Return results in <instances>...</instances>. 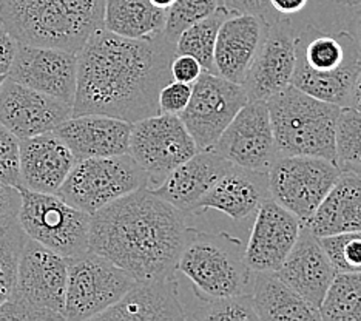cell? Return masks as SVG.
Listing matches in <instances>:
<instances>
[{
  "mask_svg": "<svg viewBox=\"0 0 361 321\" xmlns=\"http://www.w3.org/2000/svg\"><path fill=\"white\" fill-rule=\"evenodd\" d=\"M176 44L159 32L130 39L101 28L76 53L73 116L105 114L133 123L159 113L161 88L171 80Z\"/></svg>",
  "mask_w": 361,
  "mask_h": 321,
  "instance_id": "6da1fadb",
  "label": "cell"
},
{
  "mask_svg": "<svg viewBox=\"0 0 361 321\" xmlns=\"http://www.w3.org/2000/svg\"><path fill=\"white\" fill-rule=\"evenodd\" d=\"M196 232L188 215L142 187L93 213L88 250L145 281L175 275L180 253Z\"/></svg>",
  "mask_w": 361,
  "mask_h": 321,
  "instance_id": "7a4b0ae2",
  "label": "cell"
},
{
  "mask_svg": "<svg viewBox=\"0 0 361 321\" xmlns=\"http://www.w3.org/2000/svg\"><path fill=\"white\" fill-rule=\"evenodd\" d=\"M105 0H0V20L19 44L78 53L104 28Z\"/></svg>",
  "mask_w": 361,
  "mask_h": 321,
  "instance_id": "3957f363",
  "label": "cell"
},
{
  "mask_svg": "<svg viewBox=\"0 0 361 321\" xmlns=\"http://www.w3.org/2000/svg\"><path fill=\"white\" fill-rule=\"evenodd\" d=\"M361 65V49L350 31H324L309 25L295 36L290 84L324 102L344 107Z\"/></svg>",
  "mask_w": 361,
  "mask_h": 321,
  "instance_id": "277c9868",
  "label": "cell"
},
{
  "mask_svg": "<svg viewBox=\"0 0 361 321\" xmlns=\"http://www.w3.org/2000/svg\"><path fill=\"white\" fill-rule=\"evenodd\" d=\"M266 102L280 156H317L335 162V128L341 107L292 84Z\"/></svg>",
  "mask_w": 361,
  "mask_h": 321,
  "instance_id": "5b68a950",
  "label": "cell"
},
{
  "mask_svg": "<svg viewBox=\"0 0 361 321\" xmlns=\"http://www.w3.org/2000/svg\"><path fill=\"white\" fill-rule=\"evenodd\" d=\"M243 243L226 232H196L184 247L176 270L193 283L196 296L250 293L252 270Z\"/></svg>",
  "mask_w": 361,
  "mask_h": 321,
  "instance_id": "8992f818",
  "label": "cell"
},
{
  "mask_svg": "<svg viewBox=\"0 0 361 321\" xmlns=\"http://www.w3.org/2000/svg\"><path fill=\"white\" fill-rule=\"evenodd\" d=\"M142 187H149L147 173L124 153L78 159L56 195L73 207L93 215L106 204Z\"/></svg>",
  "mask_w": 361,
  "mask_h": 321,
  "instance_id": "52a82bcc",
  "label": "cell"
},
{
  "mask_svg": "<svg viewBox=\"0 0 361 321\" xmlns=\"http://www.w3.org/2000/svg\"><path fill=\"white\" fill-rule=\"evenodd\" d=\"M22 204L18 219L28 238L71 260L88 250L92 215L63 201L56 193L19 187Z\"/></svg>",
  "mask_w": 361,
  "mask_h": 321,
  "instance_id": "ba28073f",
  "label": "cell"
},
{
  "mask_svg": "<svg viewBox=\"0 0 361 321\" xmlns=\"http://www.w3.org/2000/svg\"><path fill=\"white\" fill-rule=\"evenodd\" d=\"M136 283L128 272L99 253L87 250L68 260L63 318L94 320Z\"/></svg>",
  "mask_w": 361,
  "mask_h": 321,
  "instance_id": "9c48e42d",
  "label": "cell"
},
{
  "mask_svg": "<svg viewBox=\"0 0 361 321\" xmlns=\"http://www.w3.org/2000/svg\"><path fill=\"white\" fill-rule=\"evenodd\" d=\"M341 170L317 156H281L267 171L270 198L306 224Z\"/></svg>",
  "mask_w": 361,
  "mask_h": 321,
  "instance_id": "30bf717a",
  "label": "cell"
},
{
  "mask_svg": "<svg viewBox=\"0 0 361 321\" xmlns=\"http://www.w3.org/2000/svg\"><path fill=\"white\" fill-rule=\"evenodd\" d=\"M198 152L183 119L158 113L131 123L128 155L149 178V188L162 184L171 171Z\"/></svg>",
  "mask_w": 361,
  "mask_h": 321,
  "instance_id": "8fae6325",
  "label": "cell"
},
{
  "mask_svg": "<svg viewBox=\"0 0 361 321\" xmlns=\"http://www.w3.org/2000/svg\"><path fill=\"white\" fill-rule=\"evenodd\" d=\"M68 260L27 238L23 246L13 291L8 298L25 304L44 321L65 320Z\"/></svg>",
  "mask_w": 361,
  "mask_h": 321,
  "instance_id": "7c38bea8",
  "label": "cell"
},
{
  "mask_svg": "<svg viewBox=\"0 0 361 321\" xmlns=\"http://www.w3.org/2000/svg\"><path fill=\"white\" fill-rule=\"evenodd\" d=\"M247 101L241 84L202 71L192 85L190 101L179 118L198 150H210Z\"/></svg>",
  "mask_w": 361,
  "mask_h": 321,
  "instance_id": "4fadbf2b",
  "label": "cell"
},
{
  "mask_svg": "<svg viewBox=\"0 0 361 321\" xmlns=\"http://www.w3.org/2000/svg\"><path fill=\"white\" fill-rule=\"evenodd\" d=\"M213 152L235 166L267 173L281 158L266 101H247L219 136Z\"/></svg>",
  "mask_w": 361,
  "mask_h": 321,
  "instance_id": "5bb4252c",
  "label": "cell"
},
{
  "mask_svg": "<svg viewBox=\"0 0 361 321\" xmlns=\"http://www.w3.org/2000/svg\"><path fill=\"white\" fill-rule=\"evenodd\" d=\"M6 78L73 105L78 56L61 48L19 44Z\"/></svg>",
  "mask_w": 361,
  "mask_h": 321,
  "instance_id": "9a60e30c",
  "label": "cell"
},
{
  "mask_svg": "<svg viewBox=\"0 0 361 321\" xmlns=\"http://www.w3.org/2000/svg\"><path fill=\"white\" fill-rule=\"evenodd\" d=\"M73 116V105L11 79L0 87V122L19 139L54 131Z\"/></svg>",
  "mask_w": 361,
  "mask_h": 321,
  "instance_id": "2e32d148",
  "label": "cell"
},
{
  "mask_svg": "<svg viewBox=\"0 0 361 321\" xmlns=\"http://www.w3.org/2000/svg\"><path fill=\"white\" fill-rule=\"evenodd\" d=\"M295 70V35L287 16L269 25L267 36L243 80L249 101H267L290 85Z\"/></svg>",
  "mask_w": 361,
  "mask_h": 321,
  "instance_id": "e0dca14e",
  "label": "cell"
},
{
  "mask_svg": "<svg viewBox=\"0 0 361 321\" xmlns=\"http://www.w3.org/2000/svg\"><path fill=\"white\" fill-rule=\"evenodd\" d=\"M301 222L272 198L257 210L244 261L250 270H274L283 265L300 235Z\"/></svg>",
  "mask_w": 361,
  "mask_h": 321,
  "instance_id": "ac0fdd59",
  "label": "cell"
},
{
  "mask_svg": "<svg viewBox=\"0 0 361 321\" xmlns=\"http://www.w3.org/2000/svg\"><path fill=\"white\" fill-rule=\"evenodd\" d=\"M276 274L301 298L319 309L336 272L319 238L306 224H301L297 241Z\"/></svg>",
  "mask_w": 361,
  "mask_h": 321,
  "instance_id": "d6986e66",
  "label": "cell"
},
{
  "mask_svg": "<svg viewBox=\"0 0 361 321\" xmlns=\"http://www.w3.org/2000/svg\"><path fill=\"white\" fill-rule=\"evenodd\" d=\"M269 22L261 16L232 13L219 27L213 65L219 74L235 84H243L267 36Z\"/></svg>",
  "mask_w": 361,
  "mask_h": 321,
  "instance_id": "ffe728a7",
  "label": "cell"
},
{
  "mask_svg": "<svg viewBox=\"0 0 361 321\" xmlns=\"http://www.w3.org/2000/svg\"><path fill=\"white\" fill-rule=\"evenodd\" d=\"M232 166L212 148L198 150L171 171L161 186L150 190L185 215H198L201 201Z\"/></svg>",
  "mask_w": 361,
  "mask_h": 321,
  "instance_id": "44dd1931",
  "label": "cell"
},
{
  "mask_svg": "<svg viewBox=\"0 0 361 321\" xmlns=\"http://www.w3.org/2000/svg\"><path fill=\"white\" fill-rule=\"evenodd\" d=\"M97 321H164L187 320L178 296L176 275L136 281Z\"/></svg>",
  "mask_w": 361,
  "mask_h": 321,
  "instance_id": "7402d4cb",
  "label": "cell"
},
{
  "mask_svg": "<svg viewBox=\"0 0 361 321\" xmlns=\"http://www.w3.org/2000/svg\"><path fill=\"white\" fill-rule=\"evenodd\" d=\"M76 158L54 131L20 139V186L31 192L57 193Z\"/></svg>",
  "mask_w": 361,
  "mask_h": 321,
  "instance_id": "603a6c76",
  "label": "cell"
},
{
  "mask_svg": "<svg viewBox=\"0 0 361 321\" xmlns=\"http://www.w3.org/2000/svg\"><path fill=\"white\" fill-rule=\"evenodd\" d=\"M131 123L105 114L71 116L54 133L78 159L105 158L128 153Z\"/></svg>",
  "mask_w": 361,
  "mask_h": 321,
  "instance_id": "cb8c5ba5",
  "label": "cell"
},
{
  "mask_svg": "<svg viewBox=\"0 0 361 321\" xmlns=\"http://www.w3.org/2000/svg\"><path fill=\"white\" fill-rule=\"evenodd\" d=\"M269 198L267 173L233 164L201 201L198 213L213 209L240 222L255 213Z\"/></svg>",
  "mask_w": 361,
  "mask_h": 321,
  "instance_id": "d4e9b609",
  "label": "cell"
},
{
  "mask_svg": "<svg viewBox=\"0 0 361 321\" xmlns=\"http://www.w3.org/2000/svg\"><path fill=\"white\" fill-rule=\"evenodd\" d=\"M306 226L318 238L361 230V175L341 171Z\"/></svg>",
  "mask_w": 361,
  "mask_h": 321,
  "instance_id": "484cf974",
  "label": "cell"
},
{
  "mask_svg": "<svg viewBox=\"0 0 361 321\" xmlns=\"http://www.w3.org/2000/svg\"><path fill=\"white\" fill-rule=\"evenodd\" d=\"M250 295L258 320H322L319 309L301 298L274 270H252Z\"/></svg>",
  "mask_w": 361,
  "mask_h": 321,
  "instance_id": "4316f807",
  "label": "cell"
},
{
  "mask_svg": "<svg viewBox=\"0 0 361 321\" xmlns=\"http://www.w3.org/2000/svg\"><path fill=\"white\" fill-rule=\"evenodd\" d=\"M166 23V11L150 0H105L104 28L130 39L159 35Z\"/></svg>",
  "mask_w": 361,
  "mask_h": 321,
  "instance_id": "83f0119b",
  "label": "cell"
},
{
  "mask_svg": "<svg viewBox=\"0 0 361 321\" xmlns=\"http://www.w3.org/2000/svg\"><path fill=\"white\" fill-rule=\"evenodd\" d=\"M233 11L224 5L219 6L215 13L207 16L206 19L196 22L192 27L180 32L176 40V53L190 54L201 63L204 71L215 73L213 65V53L218 37L219 27Z\"/></svg>",
  "mask_w": 361,
  "mask_h": 321,
  "instance_id": "f1b7e54d",
  "label": "cell"
},
{
  "mask_svg": "<svg viewBox=\"0 0 361 321\" xmlns=\"http://www.w3.org/2000/svg\"><path fill=\"white\" fill-rule=\"evenodd\" d=\"M319 315L327 321H361V272L335 275Z\"/></svg>",
  "mask_w": 361,
  "mask_h": 321,
  "instance_id": "f546056e",
  "label": "cell"
},
{
  "mask_svg": "<svg viewBox=\"0 0 361 321\" xmlns=\"http://www.w3.org/2000/svg\"><path fill=\"white\" fill-rule=\"evenodd\" d=\"M335 164L361 175V113L341 107L335 128Z\"/></svg>",
  "mask_w": 361,
  "mask_h": 321,
  "instance_id": "4dcf8cb0",
  "label": "cell"
},
{
  "mask_svg": "<svg viewBox=\"0 0 361 321\" xmlns=\"http://www.w3.org/2000/svg\"><path fill=\"white\" fill-rule=\"evenodd\" d=\"M27 238L18 218L0 222V304L13 291L19 258Z\"/></svg>",
  "mask_w": 361,
  "mask_h": 321,
  "instance_id": "1f68e13d",
  "label": "cell"
},
{
  "mask_svg": "<svg viewBox=\"0 0 361 321\" xmlns=\"http://www.w3.org/2000/svg\"><path fill=\"white\" fill-rule=\"evenodd\" d=\"M200 306L187 320L207 321H250L258 320L255 304L250 293H240L231 296H198Z\"/></svg>",
  "mask_w": 361,
  "mask_h": 321,
  "instance_id": "d6a6232c",
  "label": "cell"
},
{
  "mask_svg": "<svg viewBox=\"0 0 361 321\" xmlns=\"http://www.w3.org/2000/svg\"><path fill=\"white\" fill-rule=\"evenodd\" d=\"M219 6H223V0H175V4L166 11L162 35L170 42L176 44L180 32L196 22L206 19Z\"/></svg>",
  "mask_w": 361,
  "mask_h": 321,
  "instance_id": "836d02e7",
  "label": "cell"
},
{
  "mask_svg": "<svg viewBox=\"0 0 361 321\" xmlns=\"http://www.w3.org/2000/svg\"><path fill=\"white\" fill-rule=\"evenodd\" d=\"M319 241L336 274L361 272V230L322 236Z\"/></svg>",
  "mask_w": 361,
  "mask_h": 321,
  "instance_id": "e575fe53",
  "label": "cell"
},
{
  "mask_svg": "<svg viewBox=\"0 0 361 321\" xmlns=\"http://www.w3.org/2000/svg\"><path fill=\"white\" fill-rule=\"evenodd\" d=\"M0 181L20 186V139L0 122Z\"/></svg>",
  "mask_w": 361,
  "mask_h": 321,
  "instance_id": "d590c367",
  "label": "cell"
},
{
  "mask_svg": "<svg viewBox=\"0 0 361 321\" xmlns=\"http://www.w3.org/2000/svg\"><path fill=\"white\" fill-rule=\"evenodd\" d=\"M192 96V85L184 84L171 79L166 85L161 88L158 97L159 113L162 114H175L179 116L185 110V107L190 101Z\"/></svg>",
  "mask_w": 361,
  "mask_h": 321,
  "instance_id": "8d00e7d4",
  "label": "cell"
},
{
  "mask_svg": "<svg viewBox=\"0 0 361 321\" xmlns=\"http://www.w3.org/2000/svg\"><path fill=\"white\" fill-rule=\"evenodd\" d=\"M201 63L195 59L190 54H179L176 53L170 63V73L171 79L178 82H184V84L193 85L202 73Z\"/></svg>",
  "mask_w": 361,
  "mask_h": 321,
  "instance_id": "74e56055",
  "label": "cell"
},
{
  "mask_svg": "<svg viewBox=\"0 0 361 321\" xmlns=\"http://www.w3.org/2000/svg\"><path fill=\"white\" fill-rule=\"evenodd\" d=\"M223 5L233 13H247L261 16L269 23L275 22L276 19L283 18L278 14L272 6H270L269 0H223Z\"/></svg>",
  "mask_w": 361,
  "mask_h": 321,
  "instance_id": "f35d334b",
  "label": "cell"
},
{
  "mask_svg": "<svg viewBox=\"0 0 361 321\" xmlns=\"http://www.w3.org/2000/svg\"><path fill=\"white\" fill-rule=\"evenodd\" d=\"M22 204L19 187L5 184L0 181V222L18 218Z\"/></svg>",
  "mask_w": 361,
  "mask_h": 321,
  "instance_id": "ab89813d",
  "label": "cell"
},
{
  "mask_svg": "<svg viewBox=\"0 0 361 321\" xmlns=\"http://www.w3.org/2000/svg\"><path fill=\"white\" fill-rule=\"evenodd\" d=\"M19 42L6 28V25L0 20V74H6L10 70L13 59L18 52Z\"/></svg>",
  "mask_w": 361,
  "mask_h": 321,
  "instance_id": "60d3db41",
  "label": "cell"
},
{
  "mask_svg": "<svg viewBox=\"0 0 361 321\" xmlns=\"http://www.w3.org/2000/svg\"><path fill=\"white\" fill-rule=\"evenodd\" d=\"M270 6L280 16L297 14L309 4V0H269Z\"/></svg>",
  "mask_w": 361,
  "mask_h": 321,
  "instance_id": "b9f144b4",
  "label": "cell"
},
{
  "mask_svg": "<svg viewBox=\"0 0 361 321\" xmlns=\"http://www.w3.org/2000/svg\"><path fill=\"white\" fill-rule=\"evenodd\" d=\"M344 107H349V109L361 113V65L355 74L354 82H352V87L348 95V101Z\"/></svg>",
  "mask_w": 361,
  "mask_h": 321,
  "instance_id": "7bdbcfd3",
  "label": "cell"
},
{
  "mask_svg": "<svg viewBox=\"0 0 361 321\" xmlns=\"http://www.w3.org/2000/svg\"><path fill=\"white\" fill-rule=\"evenodd\" d=\"M358 10L355 11L354 18L350 20V35L354 36V39L357 40V44L361 49V6H357Z\"/></svg>",
  "mask_w": 361,
  "mask_h": 321,
  "instance_id": "ee69618b",
  "label": "cell"
},
{
  "mask_svg": "<svg viewBox=\"0 0 361 321\" xmlns=\"http://www.w3.org/2000/svg\"><path fill=\"white\" fill-rule=\"evenodd\" d=\"M152 5H154L156 8H159V10L167 11L169 8L175 4V0H150Z\"/></svg>",
  "mask_w": 361,
  "mask_h": 321,
  "instance_id": "f6af8a7d",
  "label": "cell"
},
{
  "mask_svg": "<svg viewBox=\"0 0 361 321\" xmlns=\"http://www.w3.org/2000/svg\"><path fill=\"white\" fill-rule=\"evenodd\" d=\"M336 4H341L344 6H361V0H335Z\"/></svg>",
  "mask_w": 361,
  "mask_h": 321,
  "instance_id": "bcb514c9",
  "label": "cell"
},
{
  "mask_svg": "<svg viewBox=\"0 0 361 321\" xmlns=\"http://www.w3.org/2000/svg\"><path fill=\"white\" fill-rule=\"evenodd\" d=\"M6 79V74H0V87H2V84H4V80Z\"/></svg>",
  "mask_w": 361,
  "mask_h": 321,
  "instance_id": "7dc6e473",
  "label": "cell"
}]
</instances>
